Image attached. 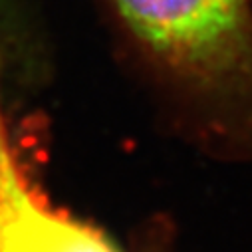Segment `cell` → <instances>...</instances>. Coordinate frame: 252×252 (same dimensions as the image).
<instances>
[{"mask_svg":"<svg viewBox=\"0 0 252 252\" xmlns=\"http://www.w3.org/2000/svg\"><path fill=\"white\" fill-rule=\"evenodd\" d=\"M129 28L167 64L197 78H222L250 52L246 0H111Z\"/></svg>","mask_w":252,"mask_h":252,"instance_id":"obj_1","label":"cell"},{"mask_svg":"<svg viewBox=\"0 0 252 252\" xmlns=\"http://www.w3.org/2000/svg\"><path fill=\"white\" fill-rule=\"evenodd\" d=\"M0 252H119L97 228L48 203L0 111Z\"/></svg>","mask_w":252,"mask_h":252,"instance_id":"obj_2","label":"cell"}]
</instances>
